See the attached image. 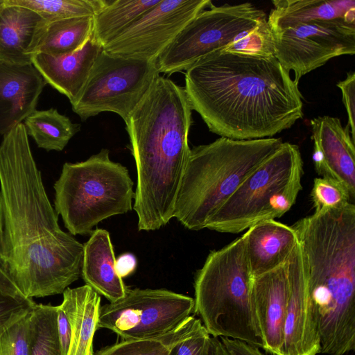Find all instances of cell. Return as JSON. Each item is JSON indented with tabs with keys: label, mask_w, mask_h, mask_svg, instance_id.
I'll return each instance as SVG.
<instances>
[{
	"label": "cell",
	"mask_w": 355,
	"mask_h": 355,
	"mask_svg": "<svg viewBox=\"0 0 355 355\" xmlns=\"http://www.w3.org/2000/svg\"><path fill=\"white\" fill-rule=\"evenodd\" d=\"M83 255L58 224L20 123L0 144V267L25 296L43 297L78 279Z\"/></svg>",
	"instance_id": "obj_1"
},
{
	"label": "cell",
	"mask_w": 355,
	"mask_h": 355,
	"mask_svg": "<svg viewBox=\"0 0 355 355\" xmlns=\"http://www.w3.org/2000/svg\"><path fill=\"white\" fill-rule=\"evenodd\" d=\"M184 80L191 110L222 137L270 138L303 116L298 84L275 56L215 51L189 67Z\"/></svg>",
	"instance_id": "obj_2"
},
{
	"label": "cell",
	"mask_w": 355,
	"mask_h": 355,
	"mask_svg": "<svg viewBox=\"0 0 355 355\" xmlns=\"http://www.w3.org/2000/svg\"><path fill=\"white\" fill-rule=\"evenodd\" d=\"M125 123L137 168L138 230H157L173 218L191 150L192 110L184 87L159 76Z\"/></svg>",
	"instance_id": "obj_3"
},
{
	"label": "cell",
	"mask_w": 355,
	"mask_h": 355,
	"mask_svg": "<svg viewBox=\"0 0 355 355\" xmlns=\"http://www.w3.org/2000/svg\"><path fill=\"white\" fill-rule=\"evenodd\" d=\"M306 266L320 340L355 337V205L349 202L292 225Z\"/></svg>",
	"instance_id": "obj_4"
},
{
	"label": "cell",
	"mask_w": 355,
	"mask_h": 355,
	"mask_svg": "<svg viewBox=\"0 0 355 355\" xmlns=\"http://www.w3.org/2000/svg\"><path fill=\"white\" fill-rule=\"evenodd\" d=\"M282 143L280 138L236 140L220 137L191 148L173 218L191 230L206 228L243 180Z\"/></svg>",
	"instance_id": "obj_5"
},
{
	"label": "cell",
	"mask_w": 355,
	"mask_h": 355,
	"mask_svg": "<svg viewBox=\"0 0 355 355\" xmlns=\"http://www.w3.org/2000/svg\"><path fill=\"white\" fill-rule=\"evenodd\" d=\"M252 279L245 234L208 254L195 276L193 311L211 336L263 348L252 306Z\"/></svg>",
	"instance_id": "obj_6"
},
{
	"label": "cell",
	"mask_w": 355,
	"mask_h": 355,
	"mask_svg": "<svg viewBox=\"0 0 355 355\" xmlns=\"http://www.w3.org/2000/svg\"><path fill=\"white\" fill-rule=\"evenodd\" d=\"M133 185L127 168L102 148L85 161L63 164L53 186L55 210L71 235L91 234L101 221L132 210Z\"/></svg>",
	"instance_id": "obj_7"
},
{
	"label": "cell",
	"mask_w": 355,
	"mask_h": 355,
	"mask_svg": "<svg viewBox=\"0 0 355 355\" xmlns=\"http://www.w3.org/2000/svg\"><path fill=\"white\" fill-rule=\"evenodd\" d=\"M303 161L299 147L282 145L239 185L209 219L206 228L238 234L288 211L302 189Z\"/></svg>",
	"instance_id": "obj_8"
},
{
	"label": "cell",
	"mask_w": 355,
	"mask_h": 355,
	"mask_svg": "<svg viewBox=\"0 0 355 355\" xmlns=\"http://www.w3.org/2000/svg\"><path fill=\"white\" fill-rule=\"evenodd\" d=\"M254 4H211L199 12L158 56L157 68L171 75L186 71L201 58L224 49L267 19Z\"/></svg>",
	"instance_id": "obj_9"
},
{
	"label": "cell",
	"mask_w": 355,
	"mask_h": 355,
	"mask_svg": "<svg viewBox=\"0 0 355 355\" xmlns=\"http://www.w3.org/2000/svg\"><path fill=\"white\" fill-rule=\"evenodd\" d=\"M159 76L156 61L114 55L97 56L72 110L83 121L101 112L116 113L125 121Z\"/></svg>",
	"instance_id": "obj_10"
},
{
	"label": "cell",
	"mask_w": 355,
	"mask_h": 355,
	"mask_svg": "<svg viewBox=\"0 0 355 355\" xmlns=\"http://www.w3.org/2000/svg\"><path fill=\"white\" fill-rule=\"evenodd\" d=\"M194 299L166 289L128 288L122 298L99 309L97 329L112 331L123 340L166 334L191 315Z\"/></svg>",
	"instance_id": "obj_11"
},
{
	"label": "cell",
	"mask_w": 355,
	"mask_h": 355,
	"mask_svg": "<svg viewBox=\"0 0 355 355\" xmlns=\"http://www.w3.org/2000/svg\"><path fill=\"white\" fill-rule=\"evenodd\" d=\"M274 56L295 83L335 57L355 53V19L315 20L272 32Z\"/></svg>",
	"instance_id": "obj_12"
},
{
	"label": "cell",
	"mask_w": 355,
	"mask_h": 355,
	"mask_svg": "<svg viewBox=\"0 0 355 355\" xmlns=\"http://www.w3.org/2000/svg\"><path fill=\"white\" fill-rule=\"evenodd\" d=\"M209 0H160L103 49L112 55L156 61Z\"/></svg>",
	"instance_id": "obj_13"
},
{
	"label": "cell",
	"mask_w": 355,
	"mask_h": 355,
	"mask_svg": "<svg viewBox=\"0 0 355 355\" xmlns=\"http://www.w3.org/2000/svg\"><path fill=\"white\" fill-rule=\"evenodd\" d=\"M288 277L289 293L281 355H317L320 353V335L299 242L288 259Z\"/></svg>",
	"instance_id": "obj_14"
},
{
	"label": "cell",
	"mask_w": 355,
	"mask_h": 355,
	"mask_svg": "<svg viewBox=\"0 0 355 355\" xmlns=\"http://www.w3.org/2000/svg\"><path fill=\"white\" fill-rule=\"evenodd\" d=\"M288 293V260L252 277L251 300L255 322L263 349L272 355L282 354Z\"/></svg>",
	"instance_id": "obj_15"
},
{
	"label": "cell",
	"mask_w": 355,
	"mask_h": 355,
	"mask_svg": "<svg viewBox=\"0 0 355 355\" xmlns=\"http://www.w3.org/2000/svg\"><path fill=\"white\" fill-rule=\"evenodd\" d=\"M313 141V161L321 177L345 185L355 196V141L348 126L337 117L323 116L310 121Z\"/></svg>",
	"instance_id": "obj_16"
},
{
	"label": "cell",
	"mask_w": 355,
	"mask_h": 355,
	"mask_svg": "<svg viewBox=\"0 0 355 355\" xmlns=\"http://www.w3.org/2000/svg\"><path fill=\"white\" fill-rule=\"evenodd\" d=\"M46 83L32 63L0 60V135H5L36 110Z\"/></svg>",
	"instance_id": "obj_17"
},
{
	"label": "cell",
	"mask_w": 355,
	"mask_h": 355,
	"mask_svg": "<svg viewBox=\"0 0 355 355\" xmlns=\"http://www.w3.org/2000/svg\"><path fill=\"white\" fill-rule=\"evenodd\" d=\"M103 47L91 38L79 50L71 53L51 56L37 53L32 64L45 82L73 103L89 78L95 60Z\"/></svg>",
	"instance_id": "obj_18"
},
{
	"label": "cell",
	"mask_w": 355,
	"mask_h": 355,
	"mask_svg": "<svg viewBox=\"0 0 355 355\" xmlns=\"http://www.w3.org/2000/svg\"><path fill=\"white\" fill-rule=\"evenodd\" d=\"M244 234L252 277L286 262L299 242L297 234L292 226L275 220L260 221L248 228Z\"/></svg>",
	"instance_id": "obj_19"
},
{
	"label": "cell",
	"mask_w": 355,
	"mask_h": 355,
	"mask_svg": "<svg viewBox=\"0 0 355 355\" xmlns=\"http://www.w3.org/2000/svg\"><path fill=\"white\" fill-rule=\"evenodd\" d=\"M115 261L110 233L96 229L83 244L81 276L86 285L110 302L124 297L128 289L116 272Z\"/></svg>",
	"instance_id": "obj_20"
},
{
	"label": "cell",
	"mask_w": 355,
	"mask_h": 355,
	"mask_svg": "<svg viewBox=\"0 0 355 355\" xmlns=\"http://www.w3.org/2000/svg\"><path fill=\"white\" fill-rule=\"evenodd\" d=\"M45 22L29 8L0 0V60L32 63L37 37Z\"/></svg>",
	"instance_id": "obj_21"
},
{
	"label": "cell",
	"mask_w": 355,
	"mask_h": 355,
	"mask_svg": "<svg viewBox=\"0 0 355 355\" xmlns=\"http://www.w3.org/2000/svg\"><path fill=\"white\" fill-rule=\"evenodd\" d=\"M267 18L272 32L315 20L355 19L354 0H274Z\"/></svg>",
	"instance_id": "obj_22"
},
{
	"label": "cell",
	"mask_w": 355,
	"mask_h": 355,
	"mask_svg": "<svg viewBox=\"0 0 355 355\" xmlns=\"http://www.w3.org/2000/svg\"><path fill=\"white\" fill-rule=\"evenodd\" d=\"M62 303L69 315L71 333L67 355H94L93 340L98 320L101 297L87 285L63 292Z\"/></svg>",
	"instance_id": "obj_23"
},
{
	"label": "cell",
	"mask_w": 355,
	"mask_h": 355,
	"mask_svg": "<svg viewBox=\"0 0 355 355\" xmlns=\"http://www.w3.org/2000/svg\"><path fill=\"white\" fill-rule=\"evenodd\" d=\"M93 16L75 17L45 22L39 31L33 55L60 56L80 49L91 38Z\"/></svg>",
	"instance_id": "obj_24"
},
{
	"label": "cell",
	"mask_w": 355,
	"mask_h": 355,
	"mask_svg": "<svg viewBox=\"0 0 355 355\" xmlns=\"http://www.w3.org/2000/svg\"><path fill=\"white\" fill-rule=\"evenodd\" d=\"M160 0H105L94 15L91 39L103 48Z\"/></svg>",
	"instance_id": "obj_25"
},
{
	"label": "cell",
	"mask_w": 355,
	"mask_h": 355,
	"mask_svg": "<svg viewBox=\"0 0 355 355\" xmlns=\"http://www.w3.org/2000/svg\"><path fill=\"white\" fill-rule=\"evenodd\" d=\"M24 125L37 146L47 151L62 150L81 127L54 108L35 110L24 120Z\"/></svg>",
	"instance_id": "obj_26"
},
{
	"label": "cell",
	"mask_w": 355,
	"mask_h": 355,
	"mask_svg": "<svg viewBox=\"0 0 355 355\" xmlns=\"http://www.w3.org/2000/svg\"><path fill=\"white\" fill-rule=\"evenodd\" d=\"M202 324L200 319L190 315L166 334L143 340H121L102 348L96 355H168L175 343L191 334Z\"/></svg>",
	"instance_id": "obj_27"
},
{
	"label": "cell",
	"mask_w": 355,
	"mask_h": 355,
	"mask_svg": "<svg viewBox=\"0 0 355 355\" xmlns=\"http://www.w3.org/2000/svg\"><path fill=\"white\" fill-rule=\"evenodd\" d=\"M58 306L35 304L32 311L29 355H62Z\"/></svg>",
	"instance_id": "obj_28"
},
{
	"label": "cell",
	"mask_w": 355,
	"mask_h": 355,
	"mask_svg": "<svg viewBox=\"0 0 355 355\" xmlns=\"http://www.w3.org/2000/svg\"><path fill=\"white\" fill-rule=\"evenodd\" d=\"M10 5L29 8L46 22L64 19L94 16L105 5V0H3Z\"/></svg>",
	"instance_id": "obj_29"
},
{
	"label": "cell",
	"mask_w": 355,
	"mask_h": 355,
	"mask_svg": "<svg viewBox=\"0 0 355 355\" xmlns=\"http://www.w3.org/2000/svg\"><path fill=\"white\" fill-rule=\"evenodd\" d=\"M35 304L22 293L0 267V334L33 309Z\"/></svg>",
	"instance_id": "obj_30"
},
{
	"label": "cell",
	"mask_w": 355,
	"mask_h": 355,
	"mask_svg": "<svg viewBox=\"0 0 355 355\" xmlns=\"http://www.w3.org/2000/svg\"><path fill=\"white\" fill-rule=\"evenodd\" d=\"M311 199L314 213L340 209L354 199L347 188L342 183L327 178H316L313 180Z\"/></svg>",
	"instance_id": "obj_31"
},
{
	"label": "cell",
	"mask_w": 355,
	"mask_h": 355,
	"mask_svg": "<svg viewBox=\"0 0 355 355\" xmlns=\"http://www.w3.org/2000/svg\"><path fill=\"white\" fill-rule=\"evenodd\" d=\"M222 51L264 57L274 56V37L267 19Z\"/></svg>",
	"instance_id": "obj_32"
},
{
	"label": "cell",
	"mask_w": 355,
	"mask_h": 355,
	"mask_svg": "<svg viewBox=\"0 0 355 355\" xmlns=\"http://www.w3.org/2000/svg\"><path fill=\"white\" fill-rule=\"evenodd\" d=\"M32 311L33 309L0 334V355H29Z\"/></svg>",
	"instance_id": "obj_33"
},
{
	"label": "cell",
	"mask_w": 355,
	"mask_h": 355,
	"mask_svg": "<svg viewBox=\"0 0 355 355\" xmlns=\"http://www.w3.org/2000/svg\"><path fill=\"white\" fill-rule=\"evenodd\" d=\"M210 336L202 324L191 334L175 343L168 355H208Z\"/></svg>",
	"instance_id": "obj_34"
},
{
	"label": "cell",
	"mask_w": 355,
	"mask_h": 355,
	"mask_svg": "<svg viewBox=\"0 0 355 355\" xmlns=\"http://www.w3.org/2000/svg\"><path fill=\"white\" fill-rule=\"evenodd\" d=\"M337 87L342 93L343 101L345 107L348 124L352 139L355 141V73L349 71L345 79L338 82Z\"/></svg>",
	"instance_id": "obj_35"
},
{
	"label": "cell",
	"mask_w": 355,
	"mask_h": 355,
	"mask_svg": "<svg viewBox=\"0 0 355 355\" xmlns=\"http://www.w3.org/2000/svg\"><path fill=\"white\" fill-rule=\"evenodd\" d=\"M58 331L62 355H67L71 339V324L65 305L62 302L58 306Z\"/></svg>",
	"instance_id": "obj_36"
},
{
	"label": "cell",
	"mask_w": 355,
	"mask_h": 355,
	"mask_svg": "<svg viewBox=\"0 0 355 355\" xmlns=\"http://www.w3.org/2000/svg\"><path fill=\"white\" fill-rule=\"evenodd\" d=\"M220 340L230 355H265L259 347L241 340L220 337Z\"/></svg>",
	"instance_id": "obj_37"
},
{
	"label": "cell",
	"mask_w": 355,
	"mask_h": 355,
	"mask_svg": "<svg viewBox=\"0 0 355 355\" xmlns=\"http://www.w3.org/2000/svg\"><path fill=\"white\" fill-rule=\"evenodd\" d=\"M137 268V259L131 253H123L115 261V270L118 275L123 278L131 275Z\"/></svg>",
	"instance_id": "obj_38"
},
{
	"label": "cell",
	"mask_w": 355,
	"mask_h": 355,
	"mask_svg": "<svg viewBox=\"0 0 355 355\" xmlns=\"http://www.w3.org/2000/svg\"><path fill=\"white\" fill-rule=\"evenodd\" d=\"M208 355H230L221 342L217 337L210 336Z\"/></svg>",
	"instance_id": "obj_39"
}]
</instances>
